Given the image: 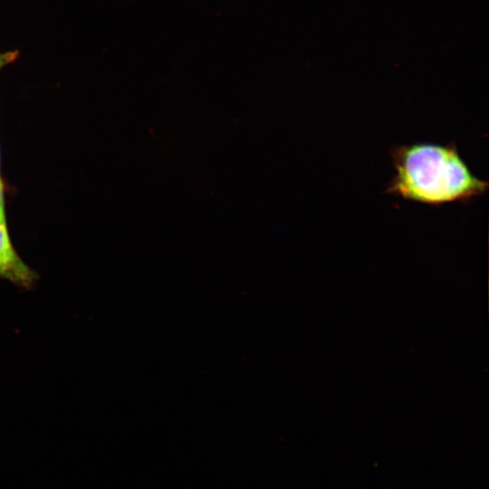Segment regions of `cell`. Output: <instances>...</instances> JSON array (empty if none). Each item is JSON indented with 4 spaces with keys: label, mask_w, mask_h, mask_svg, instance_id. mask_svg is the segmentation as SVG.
<instances>
[{
    "label": "cell",
    "mask_w": 489,
    "mask_h": 489,
    "mask_svg": "<svg viewBox=\"0 0 489 489\" xmlns=\"http://www.w3.org/2000/svg\"><path fill=\"white\" fill-rule=\"evenodd\" d=\"M395 174L386 192L431 206L468 204L485 194L489 184L477 177L455 142H415L389 149Z\"/></svg>",
    "instance_id": "6da1fadb"
},
{
    "label": "cell",
    "mask_w": 489,
    "mask_h": 489,
    "mask_svg": "<svg viewBox=\"0 0 489 489\" xmlns=\"http://www.w3.org/2000/svg\"><path fill=\"white\" fill-rule=\"evenodd\" d=\"M16 52L0 53V70L6 64L12 62L17 57Z\"/></svg>",
    "instance_id": "3957f363"
},
{
    "label": "cell",
    "mask_w": 489,
    "mask_h": 489,
    "mask_svg": "<svg viewBox=\"0 0 489 489\" xmlns=\"http://www.w3.org/2000/svg\"><path fill=\"white\" fill-rule=\"evenodd\" d=\"M0 276L25 287L32 285L35 278L12 247L5 222L0 223Z\"/></svg>",
    "instance_id": "7a4b0ae2"
},
{
    "label": "cell",
    "mask_w": 489,
    "mask_h": 489,
    "mask_svg": "<svg viewBox=\"0 0 489 489\" xmlns=\"http://www.w3.org/2000/svg\"><path fill=\"white\" fill-rule=\"evenodd\" d=\"M5 222V215H4V208H3V185L0 180V223Z\"/></svg>",
    "instance_id": "277c9868"
}]
</instances>
